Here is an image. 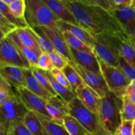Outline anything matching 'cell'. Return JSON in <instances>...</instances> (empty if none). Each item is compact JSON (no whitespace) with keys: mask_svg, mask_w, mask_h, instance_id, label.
<instances>
[{"mask_svg":"<svg viewBox=\"0 0 135 135\" xmlns=\"http://www.w3.org/2000/svg\"><path fill=\"white\" fill-rule=\"evenodd\" d=\"M80 26L92 34H115L128 36L111 11L87 3L85 0H63Z\"/></svg>","mask_w":135,"mask_h":135,"instance_id":"obj_1","label":"cell"},{"mask_svg":"<svg viewBox=\"0 0 135 135\" xmlns=\"http://www.w3.org/2000/svg\"><path fill=\"white\" fill-rule=\"evenodd\" d=\"M94 38V53L98 57L107 64L118 68L121 58V47L123 40L128 36L115 34H92Z\"/></svg>","mask_w":135,"mask_h":135,"instance_id":"obj_2","label":"cell"},{"mask_svg":"<svg viewBox=\"0 0 135 135\" xmlns=\"http://www.w3.org/2000/svg\"><path fill=\"white\" fill-rule=\"evenodd\" d=\"M122 98L111 92L105 97L102 98L98 116L102 124L109 134H114L122 123Z\"/></svg>","mask_w":135,"mask_h":135,"instance_id":"obj_3","label":"cell"},{"mask_svg":"<svg viewBox=\"0 0 135 135\" xmlns=\"http://www.w3.org/2000/svg\"><path fill=\"white\" fill-rule=\"evenodd\" d=\"M25 20L29 27H55L59 21L56 15L43 0H26Z\"/></svg>","mask_w":135,"mask_h":135,"instance_id":"obj_4","label":"cell"},{"mask_svg":"<svg viewBox=\"0 0 135 135\" xmlns=\"http://www.w3.org/2000/svg\"><path fill=\"white\" fill-rule=\"evenodd\" d=\"M70 115L76 119L93 135H109L100 121L98 115L87 108L76 97L68 104Z\"/></svg>","mask_w":135,"mask_h":135,"instance_id":"obj_5","label":"cell"},{"mask_svg":"<svg viewBox=\"0 0 135 135\" xmlns=\"http://www.w3.org/2000/svg\"><path fill=\"white\" fill-rule=\"evenodd\" d=\"M99 59V58H98ZM102 75L106 83L109 92L122 98L126 95V90L131 83L121 70L99 59Z\"/></svg>","mask_w":135,"mask_h":135,"instance_id":"obj_6","label":"cell"},{"mask_svg":"<svg viewBox=\"0 0 135 135\" xmlns=\"http://www.w3.org/2000/svg\"><path fill=\"white\" fill-rule=\"evenodd\" d=\"M28 112L15 94L0 105V124L7 129L13 124L23 122L24 117Z\"/></svg>","mask_w":135,"mask_h":135,"instance_id":"obj_7","label":"cell"},{"mask_svg":"<svg viewBox=\"0 0 135 135\" xmlns=\"http://www.w3.org/2000/svg\"><path fill=\"white\" fill-rule=\"evenodd\" d=\"M2 66L30 69L27 59L22 55L9 36L0 40V67Z\"/></svg>","mask_w":135,"mask_h":135,"instance_id":"obj_8","label":"cell"},{"mask_svg":"<svg viewBox=\"0 0 135 135\" xmlns=\"http://www.w3.org/2000/svg\"><path fill=\"white\" fill-rule=\"evenodd\" d=\"M69 64L79 74L83 83L94 90L100 97H105L109 93V90L102 75L94 73L75 61H69Z\"/></svg>","mask_w":135,"mask_h":135,"instance_id":"obj_9","label":"cell"},{"mask_svg":"<svg viewBox=\"0 0 135 135\" xmlns=\"http://www.w3.org/2000/svg\"><path fill=\"white\" fill-rule=\"evenodd\" d=\"M14 91L29 112L40 113L51 119L46 110V100L32 93L27 88H17Z\"/></svg>","mask_w":135,"mask_h":135,"instance_id":"obj_10","label":"cell"},{"mask_svg":"<svg viewBox=\"0 0 135 135\" xmlns=\"http://www.w3.org/2000/svg\"><path fill=\"white\" fill-rule=\"evenodd\" d=\"M46 110L54 123L63 125L64 119L69 115L68 103L59 96H52L46 100Z\"/></svg>","mask_w":135,"mask_h":135,"instance_id":"obj_11","label":"cell"},{"mask_svg":"<svg viewBox=\"0 0 135 135\" xmlns=\"http://www.w3.org/2000/svg\"><path fill=\"white\" fill-rule=\"evenodd\" d=\"M40 28L51 42L54 50L62 54L65 57L68 59L69 61H74L69 46L67 45L65 40L58 29L54 26L40 27Z\"/></svg>","mask_w":135,"mask_h":135,"instance_id":"obj_12","label":"cell"},{"mask_svg":"<svg viewBox=\"0 0 135 135\" xmlns=\"http://www.w3.org/2000/svg\"><path fill=\"white\" fill-rule=\"evenodd\" d=\"M111 12L121 24L125 34L128 36H133L135 30V9L132 4L117 8Z\"/></svg>","mask_w":135,"mask_h":135,"instance_id":"obj_13","label":"cell"},{"mask_svg":"<svg viewBox=\"0 0 135 135\" xmlns=\"http://www.w3.org/2000/svg\"><path fill=\"white\" fill-rule=\"evenodd\" d=\"M75 92L76 97L87 108L98 115L102 98L94 90L83 83L76 88Z\"/></svg>","mask_w":135,"mask_h":135,"instance_id":"obj_14","label":"cell"},{"mask_svg":"<svg viewBox=\"0 0 135 135\" xmlns=\"http://www.w3.org/2000/svg\"><path fill=\"white\" fill-rule=\"evenodd\" d=\"M23 69L14 66L0 67V77L3 78L14 89L27 88Z\"/></svg>","mask_w":135,"mask_h":135,"instance_id":"obj_15","label":"cell"},{"mask_svg":"<svg viewBox=\"0 0 135 135\" xmlns=\"http://www.w3.org/2000/svg\"><path fill=\"white\" fill-rule=\"evenodd\" d=\"M70 50L74 61L94 73L102 75L99 59L94 53L77 51L71 48Z\"/></svg>","mask_w":135,"mask_h":135,"instance_id":"obj_16","label":"cell"},{"mask_svg":"<svg viewBox=\"0 0 135 135\" xmlns=\"http://www.w3.org/2000/svg\"><path fill=\"white\" fill-rule=\"evenodd\" d=\"M55 27L59 31H67L72 35L83 41L92 50L94 46V38L90 32L80 26L72 25L63 21H59L55 22Z\"/></svg>","mask_w":135,"mask_h":135,"instance_id":"obj_17","label":"cell"},{"mask_svg":"<svg viewBox=\"0 0 135 135\" xmlns=\"http://www.w3.org/2000/svg\"><path fill=\"white\" fill-rule=\"evenodd\" d=\"M44 2L51 9L54 14L60 21L72 25L80 26L79 22L75 18L63 0H43Z\"/></svg>","mask_w":135,"mask_h":135,"instance_id":"obj_18","label":"cell"},{"mask_svg":"<svg viewBox=\"0 0 135 135\" xmlns=\"http://www.w3.org/2000/svg\"><path fill=\"white\" fill-rule=\"evenodd\" d=\"M22 70L26 79L27 88L29 90L46 100L52 97V95L44 87L42 86L36 79L32 72L31 69H23Z\"/></svg>","mask_w":135,"mask_h":135,"instance_id":"obj_19","label":"cell"},{"mask_svg":"<svg viewBox=\"0 0 135 135\" xmlns=\"http://www.w3.org/2000/svg\"><path fill=\"white\" fill-rule=\"evenodd\" d=\"M23 123L32 135H47L40 120L34 112L26 113L24 117Z\"/></svg>","mask_w":135,"mask_h":135,"instance_id":"obj_20","label":"cell"},{"mask_svg":"<svg viewBox=\"0 0 135 135\" xmlns=\"http://www.w3.org/2000/svg\"><path fill=\"white\" fill-rule=\"evenodd\" d=\"M15 32L18 40L21 42L22 45L34 50L39 55L42 54V50L33 36L29 31L28 27L17 28Z\"/></svg>","mask_w":135,"mask_h":135,"instance_id":"obj_21","label":"cell"},{"mask_svg":"<svg viewBox=\"0 0 135 135\" xmlns=\"http://www.w3.org/2000/svg\"><path fill=\"white\" fill-rule=\"evenodd\" d=\"M35 113L40 120L42 126L44 128L47 135H69L64 125H61L54 123L50 118L43 115L37 113Z\"/></svg>","mask_w":135,"mask_h":135,"instance_id":"obj_22","label":"cell"},{"mask_svg":"<svg viewBox=\"0 0 135 135\" xmlns=\"http://www.w3.org/2000/svg\"><path fill=\"white\" fill-rule=\"evenodd\" d=\"M47 75L49 78L51 85L52 88H54V91L57 94V96L61 98L64 101H65L67 103H69L71 100H73L74 98L76 97V95L73 91L68 89L64 86L61 84L60 83H58L56 80L54 78L53 75H51L50 71H47Z\"/></svg>","mask_w":135,"mask_h":135,"instance_id":"obj_23","label":"cell"},{"mask_svg":"<svg viewBox=\"0 0 135 135\" xmlns=\"http://www.w3.org/2000/svg\"><path fill=\"white\" fill-rule=\"evenodd\" d=\"M15 32L12 33V34H11L9 36L12 38V40L15 42L17 47L19 50V51H21L22 55L27 59L29 64H30V67H37V63H38V58H39L40 55L36 52H35L34 50H31V49L28 48V47L22 45L21 42L18 40V38H17Z\"/></svg>","mask_w":135,"mask_h":135,"instance_id":"obj_24","label":"cell"},{"mask_svg":"<svg viewBox=\"0 0 135 135\" xmlns=\"http://www.w3.org/2000/svg\"><path fill=\"white\" fill-rule=\"evenodd\" d=\"M63 125L69 135H93L70 115L64 119Z\"/></svg>","mask_w":135,"mask_h":135,"instance_id":"obj_25","label":"cell"},{"mask_svg":"<svg viewBox=\"0 0 135 135\" xmlns=\"http://www.w3.org/2000/svg\"><path fill=\"white\" fill-rule=\"evenodd\" d=\"M28 30L33 36L35 40L36 41L37 44L40 47L42 52L50 53L55 50L51 42L46 37L40 28H32L28 27Z\"/></svg>","mask_w":135,"mask_h":135,"instance_id":"obj_26","label":"cell"},{"mask_svg":"<svg viewBox=\"0 0 135 135\" xmlns=\"http://www.w3.org/2000/svg\"><path fill=\"white\" fill-rule=\"evenodd\" d=\"M63 38L65 40L67 45L69 46L70 48L73 49L77 51H87V52H94L93 50L84 43L83 41L76 38L73 35L67 31H60Z\"/></svg>","mask_w":135,"mask_h":135,"instance_id":"obj_27","label":"cell"},{"mask_svg":"<svg viewBox=\"0 0 135 135\" xmlns=\"http://www.w3.org/2000/svg\"><path fill=\"white\" fill-rule=\"evenodd\" d=\"M130 37H126L123 40L121 47V55L129 65L135 68V50L131 43Z\"/></svg>","mask_w":135,"mask_h":135,"instance_id":"obj_28","label":"cell"},{"mask_svg":"<svg viewBox=\"0 0 135 135\" xmlns=\"http://www.w3.org/2000/svg\"><path fill=\"white\" fill-rule=\"evenodd\" d=\"M123 105L121 115L122 121L135 120V104L129 98L127 95H125L122 98Z\"/></svg>","mask_w":135,"mask_h":135,"instance_id":"obj_29","label":"cell"},{"mask_svg":"<svg viewBox=\"0 0 135 135\" xmlns=\"http://www.w3.org/2000/svg\"><path fill=\"white\" fill-rule=\"evenodd\" d=\"M30 69H31L34 76L38 80V81L40 83L41 85L44 87L53 96H57L54 91V88L51 86V83H50L49 78L47 76V71H44V70L41 69L37 67H31Z\"/></svg>","mask_w":135,"mask_h":135,"instance_id":"obj_30","label":"cell"},{"mask_svg":"<svg viewBox=\"0 0 135 135\" xmlns=\"http://www.w3.org/2000/svg\"><path fill=\"white\" fill-rule=\"evenodd\" d=\"M0 14L3 15L8 21H9L11 23L15 25L18 28L29 27L26 20L18 19L13 15V13L9 9L8 5H6L3 1V0H0Z\"/></svg>","mask_w":135,"mask_h":135,"instance_id":"obj_31","label":"cell"},{"mask_svg":"<svg viewBox=\"0 0 135 135\" xmlns=\"http://www.w3.org/2000/svg\"><path fill=\"white\" fill-rule=\"evenodd\" d=\"M61 71L65 75V76L68 82L69 83L70 85L72 87L73 91L75 92L76 88L83 83V81L81 78H80V76H79V74L76 73V71L69 63Z\"/></svg>","mask_w":135,"mask_h":135,"instance_id":"obj_32","label":"cell"},{"mask_svg":"<svg viewBox=\"0 0 135 135\" xmlns=\"http://www.w3.org/2000/svg\"><path fill=\"white\" fill-rule=\"evenodd\" d=\"M13 15L18 19L25 20L26 12V1L25 0H13V2L8 5Z\"/></svg>","mask_w":135,"mask_h":135,"instance_id":"obj_33","label":"cell"},{"mask_svg":"<svg viewBox=\"0 0 135 135\" xmlns=\"http://www.w3.org/2000/svg\"><path fill=\"white\" fill-rule=\"evenodd\" d=\"M18 28L15 25L8 21L3 15L0 14V33L1 39L9 36Z\"/></svg>","mask_w":135,"mask_h":135,"instance_id":"obj_34","label":"cell"},{"mask_svg":"<svg viewBox=\"0 0 135 135\" xmlns=\"http://www.w3.org/2000/svg\"><path fill=\"white\" fill-rule=\"evenodd\" d=\"M54 68L62 70L69 63V60L56 50L48 53Z\"/></svg>","mask_w":135,"mask_h":135,"instance_id":"obj_35","label":"cell"},{"mask_svg":"<svg viewBox=\"0 0 135 135\" xmlns=\"http://www.w3.org/2000/svg\"><path fill=\"white\" fill-rule=\"evenodd\" d=\"M15 94L13 88L3 78L0 77V105H2L10 96Z\"/></svg>","mask_w":135,"mask_h":135,"instance_id":"obj_36","label":"cell"},{"mask_svg":"<svg viewBox=\"0 0 135 135\" xmlns=\"http://www.w3.org/2000/svg\"><path fill=\"white\" fill-rule=\"evenodd\" d=\"M7 135H32L23 122L17 123L7 129Z\"/></svg>","mask_w":135,"mask_h":135,"instance_id":"obj_37","label":"cell"},{"mask_svg":"<svg viewBox=\"0 0 135 135\" xmlns=\"http://www.w3.org/2000/svg\"><path fill=\"white\" fill-rule=\"evenodd\" d=\"M118 69L121 70V72L129 81L131 82L135 79V68L129 65L122 57L120 59Z\"/></svg>","mask_w":135,"mask_h":135,"instance_id":"obj_38","label":"cell"},{"mask_svg":"<svg viewBox=\"0 0 135 135\" xmlns=\"http://www.w3.org/2000/svg\"><path fill=\"white\" fill-rule=\"evenodd\" d=\"M37 67L46 71H51L54 68L48 53L42 52L40 55Z\"/></svg>","mask_w":135,"mask_h":135,"instance_id":"obj_39","label":"cell"},{"mask_svg":"<svg viewBox=\"0 0 135 135\" xmlns=\"http://www.w3.org/2000/svg\"><path fill=\"white\" fill-rule=\"evenodd\" d=\"M50 72H51V75H53L54 79H55L58 83H60L61 84L64 86L65 87H66V88H68V89L73 91L72 87L70 85L69 83L68 82L67 79H66L65 76V75L63 74V73L62 72L61 70H59L56 68H54Z\"/></svg>","mask_w":135,"mask_h":135,"instance_id":"obj_40","label":"cell"},{"mask_svg":"<svg viewBox=\"0 0 135 135\" xmlns=\"http://www.w3.org/2000/svg\"><path fill=\"white\" fill-rule=\"evenodd\" d=\"M133 121H122L120 126L113 135H133Z\"/></svg>","mask_w":135,"mask_h":135,"instance_id":"obj_41","label":"cell"},{"mask_svg":"<svg viewBox=\"0 0 135 135\" xmlns=\"http://www.w3.org/2000/svg\"><path fill=\"white\" fill-rule=\"evenodd\" d=\"M85 1L90 5L100 7L109 11H112V6L109 0H85Z\"/></svg>","mask_w":135,"mask_h":135,"instance_id":"obj_42","label":"cell"},{"mask_svg":"<svg viewBox=\"0 0 135 135\" xmlns=\"http://www.w3.org/2000/svg\"><path fill=\"white\" fill-rule=\"evenodd\" d=\"M109 1H110L112 11L117 8L121 7L131 5L133 0H109Z\"/></svg>","mask_w":135,"mask_h":135,"instance_id":"obj_43","label":"cell"},{"mask_svg":"<svg viewBox=\"0 0 135 135\" xmlns=\"http://www.w3.org/2000/svg\"><path fill=\"white\" fill-rule=\"evenodd\" d=\"M135 94V79L132 80L126 90V95Z\"/></svg>","mask_w":135,"mask_h":135,"instance_id":"obj_44","label":"cell"},{"mask_svg":"<svg viewBox=\"0 0 135 135\" xmlns=\"http://www.w3.org/2000/svg\"><path fill=\"white\" fill-rule=\"evenodd\" d=\"M0 135H7V129L2 124H0Z\"/></svg>","mask_w":135,"mask_h":135,"instance_id":"obj_45","label":"cell"},{"mask_svg":"<svg viewBox=\"0 0 135 135\" xmlns=\"http://www.w3.org/2000/svg\"><path fill=\"white\" fill-rule=\"evenodd\" d=\"M130 41H131V44L133 45V47L135 50V30H134V35L133 36H131L130 37Z\"/></svg>","mask_w":135,"mask_h":135,"instance_id":"obj_46","label":"cell"},{"mask_svg":"<svg viewBox=\"0 0 135 135\" xmlns=\"http://www.w3.org/2000/svg\"><path fill=\"white\" fill-rule=\"evenodd\" d=\"M127 96H129V98H130V100H131V101L135 104V94H129V95H127Z\"/></svg>","mask_w":135,"mask_h":135,"instance_id":"obj_47","label":"cell"},{"mask_svg":"<svg viewBox=\"0 0 135 135\" xmlns=\"http://www.w3.org/2000/svg\"><path fill=\"white\" fill-rule=\"evenodd\" d=\"M3 1L6 5H9L12 2H13V0H3Z\"/></svg>","mask_w":135,"mask_h":135,"instance_id":"obj_48","label":"cell"},{"mask_svg":"<svg viewBox=\"0 0 135 135\" xmlns=\"http://www.w3.org/2000/svg\"><path fill=\"white\" fill-rule=\"evenodd\" d=\"M133 135H135V120L133 121Z\"/></svg>","mask_w":135,"mask_h":135,"instance_id":"obj_49","label":"cell"},{"mask_svg":"<svg viewBox=\"0 0 135 135\" xmlns=\"http://www.w3.org/2000/svg\"><path fill=\"white\" fill-rule=\"evenodd\" d=\"M132 5H133V7L135 9V0H133V2H132Z\"/></svg>","mask_w":135,"mask_h":135,"instance_id":"obj_50","label":"cell"},{"mask_svg":"<svg viewBox=\"0 0 135 135\" xmlns=\"http://www.w3.org/2000/svg\"><path fill=\"white\" fill-rule=\"evenodd\" d=\"M109 135H112V134H109Z\"/></svg>","mask_w":135,"mask_h":135,"instance_id":"obj_51","label":"cell"}]
</instances>
